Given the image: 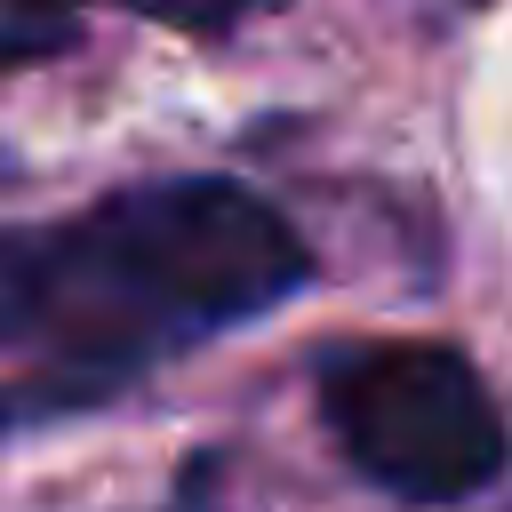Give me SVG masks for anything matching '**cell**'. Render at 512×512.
<instances>
[{
    "instance_id": "1",
    "label": "cell",
    "mask_w": 512,
    "mask_h": 512,
    "mask_svg": "<svg viewBox=\"0 0 512 512\" xmlns=\"http://www.w3.org/2000/svg\"><path fill=\"white\" fill-rule=\"evenodd\" d=\"M312 280L296 224L232 176L128 184L80 216L0 232V352L64 376H128L248 328Z\"/></svg>"
},
{
    "instance_id": "2",
    "label": "cell",
    "mask_w": 512,
    "mask_h": 512,
    "mask_svg": "<svg viewBox=\"0 0 512 512\" xmlns=\"http://www.w3.org/2000/svg\"><path fill=\"white\" fill-rule=\"evenodd\" d=\"M320 424L360 480H376L384 496H408V504L480 496L512 456L488 376L456 344H424V336L328 352Z\"/></svg>"
},
{
    "instance_id": "4",
    "label": "cell",
    "mask_w": 512,
    "mask_h": 512,
    "mask_svg": "<svg viewBox=\"0 0 512 512\" xmlns=\"http://www.w3.org/2000/svg\"><path fill=\"white\" fill-rule=\"evenodd\" d=\"M0 8H128V16H152V24H176V32H232L280 0H0Z\"/></svg>"
},
{
    "instance_id": "3",
    "label": "cell",
    "mask_w": 512,
    "mask_h": 512,
    "mask_svg": "<svg viewBox=\"0 0 512 512\" xmlns=\"http://www.w3.org/2000/svg\"><path fill=\"white\" fill-rule=\"evenodd\" d=\"M96 400H112V376H64V368H48V376H16V384H0V440L24 432V424L80 416V408H96Z\"/></svg>"
}]
</instances>
